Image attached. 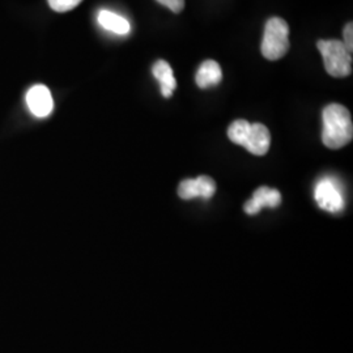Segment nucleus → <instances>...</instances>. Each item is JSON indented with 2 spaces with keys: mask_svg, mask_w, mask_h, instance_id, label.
I'll return each instance as SVG.
<instances>
[{
  "mask_svg": "<svg viewBox=\"0 0 353 353\" xmlns=\"http://www.w3.org/2000/svg\"><path fill=\"white\" fill-rule=\"evenodd\" d=\"M26 105L37 118H46L54 110V100L51 96L50 89L42 84L34 85L26 93Z\"/></svg>",
  "mask_w": 353,
  "mask_h": 353,
  "instance_id": "5",
  "label": "nucleus"
},
{
  "mask_svg": "<svg viewBox=\"0 0 353 353\" xmlns=\"http://www.w3.org/2000/svg\"><path fill=\"white\" fill-rule=\"evenodd\" d=\"M281 203V194L278 190L270 188H259L252 194V198L245 204V212L248 214H259L263 207L275 208Z\"/></svg>",
  "mask_w": 353,
  "mask_h": 353,
  "instance_id": "7",
  "label": "nucleus"
},
{
  "mask_svg": "<svg viewBox=\"0 0 353 353\" xmlns=\"http://www.w3.org/2000/svg\"><path fill=\"white\" fill-rule=\"evenodd\" d=\"M316 201L318 205L327 212H341L344 207V199L339 188L331 179H322L316 186Z\"/></svg>",
  "mask_w": 353,
  "mask_h": 353,
  "instance_id": "4",
  "label": "nucleus"
},
{
  "mask_svg": "<svg viewBox=\"0 0 353 353\" xmlns=\"http://www.w3.org/2000/svg\"><path fill=\"white\" fill-rule=\"evenodd\" d=\"M290 26L285 20L272 17L267 21L262 41V55L268 61H278L290 50Z\"/></svg>",
  "mask_w": 353,
  "mask_h": 353,
  "instance_id": "3",
  "label": "nucleus"
},
{
  "mask_svg": "<svg viewBox=\"0 0 353 353\" xmlns=\"http://www.w3.org/2000/svg\"><path fill=\"white\" fill-rule=\"evenodd\" d=\"M352 33L353 24L352 23H350V24H347V26H345V28H344V32H343V34H344V41H343V43L345 45V48H347L350 51H352L353 49Z\"/></svg>",
  "mask_w": 353,
  "mask_h": 353,
  "instance_id": "15",
  "label": "nucleus"
},
{
  "mask_svg": "<svg viewBox=\"0 0 353 353\" xmlns=\"http://www.w3.org/2000/svg\"><path fill=\"white\" fill-rule=\"evenodd\" d=\"M250 127H252V123H249L248 121L239 119V121L233 122L228 128V138L232 140L233 143L243 147L245 141H246L248 137H249Z\"/></svg>",
  "mask_w": 353,
  "mask_h": 353,
  "instance_id": "12",
  "label": "nucleus"
},
{
  "mask_svg": "<svg viewBox=\"0 0 353 353\" xmlns=\"http://www.w3.org/2000/svg\"><path fill=\"white\" fill-rule=\"evenodd\" d=\"M153 76L157 79L161 87V93L165 99H170L173 96V90L176 88V80L173 74L170 64L165 61H157L152 68Z\"/></svg>",
  "mask_w": 353,
  "mask_h": 353,
  "instance_id": "9",
  "label": "nucleus"
},
{
  "mask_svg": "<svg viewBox=\"0 0 353 353\" xmlns=\"http://www.w3.org/2000/svg\"><path fill=\"white\" fill-rule=\"evenodd\" d=\"M353 138L351 113L341 103H331L323 110L322 141L331 150H339Z\"/></svg>",
  "mask_w": 353,
  "mask_h": 353,
  "instance_id": "1",
  "label": "nucleus"
},
{
  "mask_svg": "<svg viewBox=\"0 0 353 353\" xmlns=\"http://www.w3.org/2000/svg\"><path fill=\"white\" fill-rule=\"evenodd\" d=\"M223 79L221 67L214 61H205L201 64L195 81L199 88L207 89L217 85Z\"/></svg>",
  "mask_w": 353,
  "mask_h": 353,
  "instance_id": "10",
  "label": "nucleus"
},
{
  "mask_svg": "<svg viewBox=\"0 0 353 353\" xmlns=\"http://www.w3.org/2000/svg\"><path fill=\"white\" fill-rule=\"evenodd\" d=\"M270 144H271V134L268 128L262 123L252 125L249 137L245 141L243 147L255 156H263L270 150Z\"/></svg>",
  "mask_w": 353,
  "mask_h": 353,
  "instance_id": "8",
  "label": "nucleus"
},
{
  "mask_svg": "<svg viewBox=\"0 0 353 353\" xmlns=\"http://www.w3.org/2000/svg\"><path fill=\"white\" fill-rule=\"evenodd\" d=\"M99 24L112 32L115 34H119V36H125L130 33V29L131 26L128 23V20H126L125 17H122L121 14L118 13L112 12V11H108V10H102L101 12L99 13Z\"/></svg>",
  "mask_w": 353,
  "mask_h": 353,
  "instance_id": "11",
  "label": "nucleus"
},
{
  "mask_svg": "<svg viewBox=\"0 0 353 353\" xmlns=\"http://www.w3.org/2000/svg\"><path fill=\"white\" fill-rule=\"evenodd\" d=\"M51 10L55 12H68L77 7L83 0H48Z\"/></svg>",
  "mask_w": 353,
  "mask_h": 353,
  "instance_id": "13",
  "label": "nucleus"
},
{
  "mask_svg": "<svg viewBox=\"0 0 353 353\" xmlns=\"http://www.w3.org/2000/svg\"><path fill=\"white\" fill-rule=\"evenodd\" d=\"M214 191L216 185L214 179L210 176H201L196 179H186L181 182L178 188V195L185 201H190L194 198L210 199L214 196Z\"/></svg>",
  "mask_w": 353,
  "mask_h": 353,
  "instance_id": "6",
  "label": "nucleus"
},
{
  "mask_svg": "<svg viewBox=\"0 0 353 353\" xmlns=\"http://www.w3.org/2000/svg\"><path fill=\"white\" fill-rule=\"evenodd\" d=\"M157 1L174 13L182 12V10L185 8V0H157Z\"/></svg>",
  "mask_w": 353,
  "mask_h": 353,
  "instance_id": "14",
  "label": "nucleus"
},
{
  "mask_svg": "<svg viewBox=\"0 0 353 353\" xmlns=\"http://www.w3.org/2000/svg\"><path fill=\"white\" fill-rule=\"evenodd\" d=\"M322 54L325 68L334 77H345L352 72V51L348 50L343 41L328 39L316 43Z\"/></svg>",
  "mask_w": 353,
  "mask_h": 353,
  "instance_id": "2",
  "label": "nucleus"
}]
</instances>
